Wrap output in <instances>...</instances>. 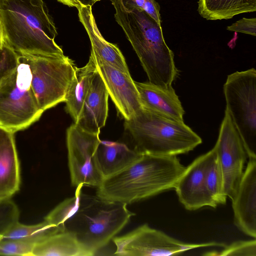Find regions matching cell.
I'll list each match as a JSON object with an SVG mask.
<instances>
[{
  "label": "cell",
  "instance_id": "obj_27",
  "mask_svg": "<svg viewBox=\"0 0 256 256\" xmlns=\"http://www.w3.org/2000/svg\"><path fill=\"white\" fill-rule=\"evenodd\" d=\"M36 244L26 240H0V255L32 256V250Z\"/></svg>",
  "mask_w": 256,
  "mask_h": 256
},
{
  "label": "cell",
  "instance_id": "obj_12",
  "mask_svg": "<svg viewBox=\"0 0 256 256\" xmlns=\"http://www.w3.org/2000/svg\"><path fill=\"white\" fill-rule=\"evenodd\" d=\"M94 58L96 69L116 109L125 120L131 118L142 108L134 81L130 74Z\"/></svg>",
  "mask_w": 256,
  "mask_h": 256
},
{
  "label": "cell",
  "instance_id": "obj_3",
  "mask_svg": "<svg viewBox=\"0 0 256 256\" xmlns=\"http://www.w3.org/2000/svg\"><path fill=\"white\" fill-rule=\"evenodd\" d=\"M0 16L4 42L18 54L64 55L43 0H0Z\"/></svg>",
  "mask_w": 256,
  "mask_h": 256
},
{
  "label": "cell",
  "instance_id": "obj_4",
  "mask_svg": "<svg viewBox=\"0 0 256 256\" xmlns=\"http://www.w3.org/2000/svg\"><path fill=\"white\" fill-rule=\"evenodd\" d=\"M134 213L126 204L80 193L78 202L64 224L83 246L96 252L106 246L128 224Z\"/></svg>",
  "mask_w": 256,
  "mask_h": 256
},
{
  "label": "cell",
  "instance_id": "obj_20",
  "mask_svg": "<svg viewBox=\"0 0 256 256\" xmlns=\"http://www.w3.org/2000/svg\"><path fill=\"white\" fill-rule=\"evenodd\" d=\"M96 70V62L92 52L88 63L82 68H76L64 102L66 110L74 122H76L79 118L85 98Z\"/></svg>",
  "mask_w": 256,
  "mask_h": 256
},
{
  "label": "cell",
  "instance_id": "obj_10",
  "mask_svg": "<svg viewBox=\"0 0 256 256\" xmlns=\"http://www.w3.org/2000/svg\"><path fill=\"white\" fill-rule=\"evenodd\" d=\"M99 134L86 132L75 123L66 130L68 166L73 186L98 188L104 180L95 157Z\"/></svg>",
  "mask_w": 256,
  "mask_h": 256
},
{
  "label": "cell",
  "instance_id": "obj_33",
  "mask_svg": "<svg viewBox=\"0 0 256 256\" xmlns=\"http://www.w3.org/2000/svg\"><path fill=\"white\" fill-rule=\"evenodd\" d=\"M100 0H76V1L80 6H92L96 2Z\"/></svg>",
  "mask_w": 256,
  "mask_h": 256
},
{
  "label": "cell",
  "instance_id": "obj_34",
  "mask_svg": "<svg viewBox=\"0 0 256 256\" xmlns=\"http://www.w3.org/2000/svg\"><path fill=\"white\" fill-rule=\"evenodd\" d=\"M4 43L3 32H2V28L0 16V47L2 46Z\"/></svg>",
  "mask_w": 256,
  "mask_h": 256
},
{
  "label": "cell",
  "instance_id": "obj_19",
  "mask_svg": "<svg viewBox=\"0 0 256 256\" xmlns=\"http://www.w3.org/2000/svg\"><path fill=\"white\" fill-rule=\"evenodd\" d=\"M142 154L123 143L100 140L95 157L98 168L104 179L123 170Z\"/></svg>",
  "mask_w": 256,
  "mask_h": 256
},
{
  "label": "cell",
  "instance_id": "obj_32",
  "mask_svg": "<svg viewBox=\"0 0 256 256\" xmlns=\"http://www.w3.org/2000/svg\"><path fill=\"white\" fill-rule=\"evenodd\" d=\"M62 4L68 6L70 7H76L78 8L80 5L76 1V0H56Z\"/></svg>",
  "mask_w": 256,
  "mask_h": 256
},
{
  "label": "cell",
  "instance_id": "obj_7",
  "mask_svg": "<svg viewBox=\"0 0 256 256\" xmlns=\"http://www.w3.org/2000/svg\"><path fill=\"white\" fill-rule=\"evenodd\" d=\"M226 108L242 140L248 157L256 156V70L228 76L224 85Z\"/></svg>",
  "mask_w": 256,
  "mask_h": 256
},
{
  "label": "cell",
  "instance_id": "obj_28",
  "mask_svg": "<svg viewBox=\"0 0 256 256\" xmlns=\"http://www.w3.org/2000/svg\"><path fill=\"white\" fill-rule=\"evenodd\" d=\"M210 256H256V240H238L224 246L219 252H210Z\"/></svg>",
  "mask_w": 256,
  "mask_h": 256
},
{
  "label": "cell",
  "instance_id": "obj_2",
  "mask_svg": "<svg viewBox=\"0 0 256 256\" xmlns=\"http://www.w3.org/2000/svg\"><path fill=\"white\" fill-rule=\"evenodd\" d=\"M110 0L115 9L114 18L136 54L149 82L161 86H172L178 70L161 24L144 11L122 0Z\"/></svg>",
  "mask_w": 256,
  "mask_h": 256
},
{
  "label": "cell",
  "instance_id": "obj_14",
  "mask_svg": "<svg viewBox=\"0 0 256 256\" xmlns=\"http://www.w3.org/2000/svg\"><path fill=\"white\" fill-rule=\"evenodd\" d=\"M248 160L232 199L236 226L246 234L256 238V156Z\"/></svg>",
  "mask_w": 256,
  "mask_h": 256
},
{
  "label": "cell",
  "instance_id": "obj_16",
  "mask_svg": "<svg viewBox=\"0 0 256 256\" xmlns=\"http://www.w3.org/2000/svg\"><path fill=\"white\" fill-rule=\"evenodd\" d=\"M134 83L143 108L178 121L184 111L172 86H161L148 82Z\"/></svg>",
  "mask_w": 256,
  "mask_h": 256
},
{
  "label": "cell",
  "instance_id": "obj_24",
  "mask_svg": "<svg viewBox=\"0 0 256 256\" xmlns=\"http://www.w3.org/2000/svg\"><path fill=\"white\" fill-rule=\"evenodd\" d=\"M212 150L206 172L205 182L208 195L218 206L226 203V196L223 185L222 175L214 148Z\"/></svg>",
  "mask_w": 256,
  "mask_h": 256
},
{
  "label": "cell",
  "instance_id": "obj_15",
  "mask_svg": "<svg viewBox=\"0 0 256 256\" xmlns=\"http://www.w3.org/2000/svg\"><path fill=\"white\" fill-rule=\"evenodd\" d=\"M108 96L105 84L96 69L79 118L74 123L86 132L100 134L108 117Z\"/></svg>",
  "mask_w": 256,
  "mask_h": 256
},
{
  "label": "cell",
  "instance_id": "obj_8",
  "mask_svg": "<svg viewBox=\"0 0 256 256\" xmlns=\"http://www.w3.org/2000/svg\"><path fill=\"white\" fill-rule=\"evenodd\" d=\"M22 55L30 66L32 88L40 108L44 112L64 102L76 67L74 61L64 55Z\"/></svg>",
  "mask_w": 256,
  "mask_h": 256
},
{
  "label": "cell",
  "instance_id": "obj_11",
  "mask_svg": "<svg viewBox=\"0 0 256 256\" xmlns=\"http://www.w3.org/2000/svg\"><path fill=\"white\" fill-rule=\"evenodd\" d=\"M214 148L222 175L224 192L232 200L244 174L248 156L240 134L226 110Z\"/></svg>",
  "mask_w": 256,
  "mask_h": 256
},
{
  "label": "cell",
  "instance_id": "obj_30",
  "mask_svg": "<svg viewBox=\"0 0 256 256\" xmlns=\"http://www.w3.org/2000/svg\"><path fill=\"white\" fill-rule=\"evenodd\" d=\"M126 4L139 8L144 11L158 24H161L160 6L156 0H122Z\"/></svg>",
  "mask_w": 256,
  "mask_h": 256
},
{
  "label": "cell",
  "instance_id": "obj_6",
  "mask_svg": "<svg viewBox=\"0 0 256 256\" xmlns=\"http://www.w3.org/2000/svg\"><path fill=\"white\" fill-rule=\"evenodd\" d=\"M31 82L26 59L18 54L17 66L0 82V128L14 133L26 128L42 115Z\"/></svg>",
  "mask_w": 256,
  "mask_h": 256
},
{
  "label": "cell",
  "instance_id": "obj_17",
  "mask_svg": "<svg viewBox=\"0 0 256 256\" xmlns=\"http://www.w3.org/2000/svg\"><path fill=\"white\" fill-rule=\"evenodd\" d=\"M79 20L84 26L91 43V52L95 58L120 70L130 74L122 52L114 44L107 42L100 34L92 12V6H80Z\"/></svg>",
  "mask_w": 256,
  "mask_h": 256
},
{
  "label": "cell",
  "instance_id": "obj_5",
  "mask_svg": "<svg viewBox=\"0 0 256 256\" xmlns=\"http://www.w3.org/2000/svg\"><path fill=\"white\" fill-rule=\"evenodd\" d=\"M134 149L142 154L172 156L186 154L202 140L184 121H178L142 108L124 122Z\"/></svg>",
  "mask_w": 256,
  "mask_h": 256
},
{
  "label": "cell",
  "instance_id": "obj_13",
  "mask_svg": "<svg viewBox=\"0 0 256 256\" xmlns=\"http://www.w3.org/2000/svg\"><path fill=\"white\" fill-rule=\"evenodd\" d=\"M212 153V150L186 167L176 184L174 189L178 200L187 210L218 206L210 198L206 186V172Z\"/></svg>",
  "mask_w": 256,
  "mask_h": 256
},
{
  "label": "cell",
  "instance_id": "obj_26",
  "mask_svg": "<svg viewBox=\"0 0 256 256\" xmlns=\"http://www.w3.org/2000/svg\"><path fill=\"white\" fill-rule=\"evenodd\" d=\"M20 211L10 198L0 200V240L2 236L19 221Z\"/></svg>",
  "mask_w": 256,
  "mask_h": 256
},
{
  "label": "cell",
  "instance_id": "obj_18",
  "mask_svg": "<svg viewBox=\"0 0 256 256\" xmlns=\"http://www.w3.org/2000/svg\"><path fill=\"white\" fill-rule=\"evenodd\" d=\"M14 134L0 128V200L10 199L20 188V164Z\"/></svg>",
  "mask_w": 256,
  "mask_h": 256
},
{
  "label": "cell",
  "instance_id": "obj_22",
  "mask_svg": "<svg viewBox=\"0 0 256 256\" xmlns=\"http://www.w3.org/2000/svg\"><path fill=\"white\" fill-rule=\"evenodd\" d=\"M198 11L207 20H228L256 11V0H198Z\"/></svg>",
  "mask_w": 256,
  "mask_h": 256
},
{
  "label": "cell",
  "instance_id": "obj_1",
  "mask_svg": "<svg viewBox=\"0 0 256 256\" xmlns=\"http://www.w3.org/2000/svg\"><path fill=\"white\" fill-rule=\"evenodd\" d=\"M186 167L176 156H141L120 172L104 178L96 195L127 205L174 189Z\"/></svg>",
  "mask_w": 256,
  "mask_h": 256
},
{
  "label": "cell",
  "instance_id": "obj_25",
  "mask_svg": "<svg viewBox=\"0 0 256 256\" xmlns=\"http://www.w3.org/2000/svg\"><path fill=\"white\" fill-rule=\"evenodd\" d=\"M82 186H77L74 196L65 199L57 205L44 217V220L58 226L61 231H64V223L78 204Z\"/></svg>",
  "mask_w": 256,
  "mask_h": 256
},
{
  "label": "cell",
  "instance_id": "obj_29",
  "mask_svg": "<svg viewBox=\"0 0 256 256\" xmlns=\"http://www.w3.org/2000/svg\"><path fill=\"white\" fill-rule=\"evenodd\" d=\"M18 54L5 42L0 47V82L17 66Z\"/></svg>",
  "mask_w": 256,
  "mask_h": 256
},
{
  "label": "cell",
  "instance_id": "obj_9",
  "mask_svg": "<svg viewBox=\"0 0 256 256\" xmlns=\"http://www.w3.org/2000/svg\"><path fill=\"white\" fill-rule=\"evenodd\" d=\"M120 256H168L177 255L190 250L210 246H224L223 244L209 242L188 244L144 224L112 240Z\"/></svg>",
  "mask_w": 256,
  "mask_h": 256
},
{
  "label": "cell",
  "instance_id": "obj_31",
  "mask_svg": "<svg viewBox=\"0 0 256 256\" xmlns=\"http://www.w3.org/2000/svg\"><path fill=\"white\" fill-rule=\"evenodd\" d=\"M227 30L232 32L256 36V18H244L232 25L228 26Z\"/></svg>",
  "mask_w": 256,
  "mask_h": 256
},
{
  "label": "cell",
  "instance_id": "obj_21",
  "mask_svg": "<svg viewBox=\"0 0 256 256\" xmlns=\"http://www.w3.org/2000/svg\"><path fill=\"white\" fill-rule=\"evenodd\" d=\"M32 256H92L88 250L72 233L63 231L52 234L38 242L32 250Z\"/></svg>",
  "mask_w": 256,
  "mask_h": 256
},
{
  "label": "cell",
  "instance_id": "obj_23",
  "mask_svg": "<svg viewBox=\"0 0 256 256\" xmlns=\"http://www.w3.org/2000/svg\"><path fill=\"white\" fill-rule=\"evenodd\" d=\"M60 232L62 231L58 226L44 220L35 224H25L18 221L2 236L0 240H26L37 244Z\"/></svg>",
  "mask_w": 256,
  "mask_h": 256
}]
</instances>
